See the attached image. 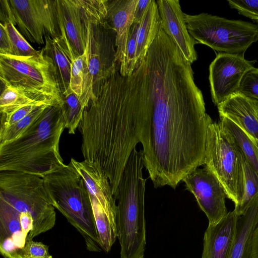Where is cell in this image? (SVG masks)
<instances>
[{"label": "cell", "instance_id": "1", "mask_svg": "<svg viewBox=\"0 0 258 258\" xmlns=\"http://www.w3.org/2000/svg\"><path fill=\"white\" fill-rule=\"evenodd\" d=\"M191 64L175 44L158 42L135 70L144 104L141 151L155 188L175 189L204 165L207 130L213 120Z\"/></svg>", "mask_w": 258, "mask_h": 258}, {"label": "cell", "instance_id": "2", "mask_svg": "<svg viewBox=\"0 0 258 258\" xmlns=\"http://www.w3.org/2000/svg\"><path fill=\"white\" fill-rule=\"evenodd\" d=\"M144 121L138 84L132 75L123 77L119 70L103 81L84 109L79 126L84 160L102 170L113 196L128 159L141 142Z\"/></svg>", "mask_w": 258, "mask_h": 258}, {"label": "cell", "instance_id": "3", "mask_svg": "<svg viewBox=\"0 0 258 258\" xmlns=\"http://www.w3.org/2000/svg\"><path fill=\"white\" fill-rule=\"evenodd\" d=\"M64 128L60 105L48 106L22 136L0 145V171H18L43 178L63 166L59 143Z\"/></svg>", "mask_w": 258, "mask_h": 258}, {"label": "cell", "instance_id": "4", "mask_svg": "<svg viewBox=\"0 0 258 258\" xmlns=\"http://www.w3.org/2000/svg\"><path fill=\"white\" fill-rule=\"evenodd\" d=\"M142 151H132L125 164L114 195L117 202V238L120 245V258H144L146 222L144 197L146 179Z\"/></svg>", "mask_w": 258, "mask_h": 258}, {"label": "cell", "instance_id": "5", "mask_svg": "<svg viewBox=\"0 0 258 258\" xmlns=\"http://www.w3.org/2000/svg\"><path fill=\"white\" fill-rule=\"evenodd\" d=\"M42 178L51 205L82 236L86 249L101 252L91 201L83 178L69 163Z\"/></svg>", "mask_w": 258, "mask_h": 258}, {"label": "cell", "instance_id": "6", "mask_svg": "<svg viewBox=\"0 0 258 258\" xmlns=\"http://www.w3.org/2000/svg\"><path fill=\"white\" fill-rule=\"evenodd\" d=\"M0 79L4 86L20 88L38 101L49 105L63 103L54 62L43 48L29 56L0 54Z\"/></svg>", "mask_w": 258, "mask_h": 258}, {"label": "cell", "instance_id": "7", "mask_svg": "<svg viewBox=\"0 0 258 258\" xmlns=\"http://www.w3.org/2000/svg\"><path fill=\"white\" fill-rule=\"evenodd\" d=\"M189 34L197 43L214 50L230 54H244L258 40V25L241 20H229L202 13L184 14Z\"/></svg>", "mask_w": 258, "mask_h": 258}, {"label": "cell", "instance_id": "8", "mask_svg": "<svg viewBox=\"0 0 258 258\" xmlns=\"http://www.w3.org/2000/svg\"><path fill=\"white\" fill-rule=\"evenodd\" d=\"M204 165L218 179L227 198L237 206L244 194L242 154L220 122L213 121L208 126Z\"/></svg>", "mask_w": 258, "mask_h": 258}, {"label": "cell", "instance_id": "9", "mask_svg": "<svg viewBox=\"0 0 258 258\" xmlns=\"http://www.w3.org/2000/svg\"><path fill=\"white\" fill-rule=\"evenodd\" d=\"M81 14L87 29L85 52L88 74L80 101L85 108L95 98L103 81L119 70V65L116 60V34L114 30L105 20L91 21Z\"/></svg>", "mask_w": 258, "mask_h": 258}, {"label": "cell", "instance_id": "10", "mask_svg": "<svg viewBox=\"0 0 258 258\" xmlns=\"http://www.w3.org/2000/svg\"><path fill=\"white\" fill-rule=\"evenodd\" d=\"M15 25L30 42L42 45L45 36L59 37L57 0H8Z\"/></svg>", "mask_w": 258, "mask_h": 258}, {"label": "cell", "instance_id": "11", "mask_svg": "<svg viewBox=\"0 0 258 258\" xmlns=\"http://www.w3.org/2000/svg\"><path fill=\"white\" fill-rule=\"evenodd\" d=\"M252 61L244 54L219 53L209 67V82L212 99L218 106L238 92L242 80L253 68Z\"/></svg>", "mask_w": 258, "mask_h": 258}, {"label": "cell", "instance_id": "12", "mask_svg": "<svg viewBox=\"0 0 258 258\" xmlns=\"http://www.w3.org/2000/svg\"><path fill=\"white\" fill-rule=\"evenodd\" d=\"M182 181L184 182L186 189L195 197L199 207L206 214L209 224H217L227 214L226 192L208 168H197Z\"/></svg>", "mask_w": 258, "mask_h": 258}, {"label": "cell", "instance_id": "13", "mask_svg": "<svg viewBox=\"0 0 258 258\" xmlns=\"http://www.w3.org/2000/svg\"><path fill=\"white\" fill-rule=\"evenodd\" d=\"M161 20V26L177 46L186 60L192 64L198 54L195 48L197 42L189 34L184 14L178 0L156 1Z\"/></svg>", "mask_w": 258, "mask_h": 258}, {"label": "cell", "instance_id": "14", "mask_svg": "<svg viewBox=\"0 0 258 258\" xmlns=\"http://www.w3.org/2000/svg\"><path fill=\"white\" fill-rule=\"evenodd\" d=\"M69 164L83 178L90 196L100 205L111 222L116 226L117 204L109 181L95 164L71 158Z\"/></svg>", "mask_w": 258, "mask_h": 258}, {"label": "cell", "instance_id": "15", "mask_svg": "<svg viewBox=\"0 0 258 258\" xmlns=\"http://www.w3.org/2000/svg\"><path fill=\"white\" fill-rule=\"evenodd\" d=\"M226 117L243 130L258 147V100L237 93L217 106Z\"/></svg>", "mask_w": 258, "mask_h": 258}, {"label": "cell", "instance_id": "16", "mask_svg": "<svg viewBox=\"0 0 258 258\" xmlns=\"http://www.w3.org/2000/svg\"><path fill=\"white\" fill-rule=\"evenodd\" d=\"M239 217L233 210L217 224L208 225L204 235L201 258H230Z\"/></svg>", "mask_w": 258, "mask_h": 258}, {"label": "cell", "instance_id": "17", "mask_svg": "<svg viewBox=\"0 0 258 258\" xmlns=\"http://www.w3.org/2000/svg\"><path fill=\"white\" fill-rule=\"evenodd\" d=\"M138 0H108L105 20L116 34V60L120 64L126 49Z\"/></svg>", "mask_w": 258, "mask_h": 258}, {"label": "cell", "instance_id": "18", "mask_svg": "<svg viewBox=\"0 0 258 258\" xmlns=\"http://www.w3.org/2000/svg\"><path fill=\"white\" fill-rule=\"evenodd\" d=\"M58 20L61 35L59 37L45 36V46L43 48L45 54L54 62L59 83L63 96L71 92L70 84L71 72V52L73 51L65 31L59 6L57 5Z\"/></svg>", "mask_w": 258, "mask_h": 258}, {"label": "cell", "instance_id": "19", "mask_svg": "<svg viewBox=\"0 0 258 258\" xmlns=\"http://www.w3.org/2000/svg\"><path fill=\"white\" fill-rule=\"evenodd\" d=\"M65 31L70 45L78 55L84 53L87 41L85 22L75 0H58Z\"/></svg>", "mask_w": 258, "mask_h": 258}, {"label": "cell", "instance_id": "20", "mask_svg": "<svg viewBox=\"0 0 258 258\" xmlns=\"http://www.w3.org/2000/svg\"><path fill=\"white\" fill-rule=\"evenodd\" d=\"M161 27V20L156 1L151 0L139 24L137 32L136 69L146 57L149 48ZM135 69V70H136Z\"/></svg>", "mask_w": 258, "mask_h": 258}, {"label": "cell", "instance_id": "21", "mask_svg": "<svg viewBox=\"0 0 258 258\" xmlns=\"http://www.w3.org/2000/svg\"><path fill=\"white\" fill-rule=\"evenodd\" d=\"M257 225L258 198L239 217L230 258H251L252 237Z\"/></svg>", "mask_w": 258, "mask_h": 258}, {"label": "cell", "instance_id": "22", "mask_svg": "<svg viewBox=\"0 0 258 258\" xmlns=\"http://www.w3.org/2000/svg\"><path fill=\"white\" fill-rule=\"evenodd\" d=\"M10 238L24 249L27 236L23 232L18 213L10 205L0 201V240Z\"/></svg>", "mask_w": 258, "mask_h": 258}, {"label": "cell", "instance_id": "23", "mask_svg": "<svg viewBox=\"0 0 258 258\" xmlns=\"http://www.w3.org/2000/svg\"><path fill=\"white\" fill-rule=\"evenodd\" d=\"M220 123L231 136L241 153L252 168L258 172V147L252 140L229 119L220 117Z\"/></svg>", "mask_w": 258, "mask_h": 258}, {"label": "cell", "instance_id": "24", "mask_svg": "<svg viewBox=\"0 0 258 258\" xmlns=\"http://www.w3.org/2000/svg\"><path fill=\"white\" fill-rule=\"evenodd\" d=\"M90 197L99 244L105 252H108L117 238L116 226L106 215L100 205Z\"/></svg>", "mask_w": 258, "mask_h": 258}, {"label": "cell", "instance_id": "25", "mask_svg": "<svg viewBox=\"0 0 258 258\" xmlns=\"http://www.w3.org/2000/svg\"><path fill=\"white\" fill-rule=\"evenodd\" d=\"M32 105L48 104L34 99L20 88L10 85L4 86L0 96L1 115H10L21 108Z\"/></svg>", "mask_w": 258, "mask_h": 258}, {"label": "cell", "instance_id": "26", "mask_svg": "<svg viewBox=\"0 0 258 258\" xmlns=\"http://www.w3.org/2000/svg\"><path fill=\"white\" fill-rule=\"evenodd\" d=\"M242 161L244 176V194L240 203L235 207L234 210L239 216L243 215L258 198V172L252 168L242 154Z\"/></svg>", "mask_w": 258, "mask_h": 258}, {"label": "cell", "instance_id": "27", "mask_svg": "<svg viewBox=\"0 0 258 258\" xmlns=\"http://www.w3.org/2000/svg\"><path fill=\"white\" fill-rule=\"evenodd\" d=\"M60 107L65 128L69 134H75L82 120L85 108L78 96L72 92L63 96V103Z\"/></svg>", "mask_w": 258, "mask_h": 258}, {"label": "cell", "instance_id": "28", "mask_svg": "<svg viewBox=\"0 0 258 258\" xmlns=\"http://www.w3.org/2000/svg\"><path fill=\"white\" fill-rule=\"evenodd\" d=\"M49 106L50 105L40 106L15 123L6 128L0 130V145L13 141L19 138L38 120Z\"/></svg>", "mask_w": 258, "mask_h": 258}, {"label": "cell", "instance_id": "29", "mask_svg": "<svg viewBox=\"0 0 258 258\" xmlns=\"http://www.w3.org/2000/svg\"><path fill=\"white\" fill-rule=\"evenodd\" d=\"M71 56L72 63L70 91L75 94L80 100L83 95L88 74L86 53L84 52L82 55H78L73 52Z\"/></svg>", "mask_w": 258, "mask_h": 258}, {"label": "cell", "instance_id": "30", "mask_svg": "<svg viewBox=\"0 0 258 258\" xmlns=\"http://www.w3.org/2000/svg\"><path fill=\"white\" fill-rule=\"evenodd\" d=\"M139 24L133 23L130 31L124 56L119 64V73L123 77L131 76L136 69V36Z\"/></svg>", "mask_w": 258, "mask_h": 258}, {"label": "cell", "instance_id": "31", "mask_svg": "<svg viewBox=\"0 0 258 258\" xmlns=\"http://www.w3.org/2000/svg\"><path fill=\"white\" fill-rule=\"evenodd\" d=\"M3 24L6 27L11 40L13 55L29 56L35 55L39 52L40 50H35L13 23L8 22Z\"/></svg>", "mask_w": 258, "mask_h": 258}, {"label": "cell", "instance_id": "32", "mask_svg": "<svg viewBox=\"0 0 258 258\" xmlns=\"http://www.w3.org/2000/svg\"><path fill=\"white\" fill-rule=\"evenodd\" d=\"M108 0H75L81 12L91 21L105 20Z\"/></svg>", "mask_w": 258, "mask_h": 258}, {"label": "cell", "instance_id": "33", "mask_svg": "<svg viewBox=\"0 0 258 258\" xmlns=\"http://www.w3.org/2000/svg\"><path fill=\"white\" fill-rule=\"evenodd\" d=\"M238 93L258 100V68L253 67L246 73L242 80Z\"/></svg>", "mask_w": 258, "mask_h": 258}, {"label": "cell", "instance_id": "34", "mask_svg": "<svg viewBox=\"0 0 258 258\" xmlns=\"http://www.w3.org/2000/svg\"><path fill=\"white\" fill-rule=\"evenodd\" d=\"M229 6L239 14L258 22V0H228Z\"/></svg>", "mask_w": 258, "mask_h": 258}, {"label": "cell", "instance_id": "35", "mask_svg": "<svg viewBox=\"0 0 258 258\" xmlns=\"http://www.w3.org/2000/svg\"><path fill=\"white\" fill-rule=\"evenodd\" d=\"M24 250L28 258H53L49 246L41 242L27 240Z\"/></svg>", "mask_w": 258, "mask_h": 258}, {"label": "cell", "instance_id": "36", "mask_svg": "<svg viewBox=\"0 0 258 258\" xmlns=\"http://www.w3.org/2000/svg\"><path fill=\"white\" fill-rule=\"evenodd\" d=\"M0 252L4 258H28L24 248H19L10 238L0 240Z\"/></svg>", "mask_w": 258, "mask_h": 258}, {"label": "cell", "instance_id": "37", "mask_svg": "<svg viewBox=\"0 0 258 258\" xmlns=\"http://www.w3.org/2000/svg\"><path fill=\"white\" fill-rule=\"evenodd\" d=\"M39 105H29L21 108L8 115H1L0 130H3L20 120Z\"/></svg>", "mask_w": 258, "mask_h": 258}, {"label": "cell", "instance_id": "38", "mask_svg": "<svg viewBox=\"0 0 258 258\" xmlns=\"http://www.w3.org/2000/svg\"><path fill=\"white\" fill-rule=\"evenodd\" d=\"M0 54L13 55L11 40L5 26L0 23Z\"/></svg>", "mask_w": 258, "mask_h": 258}, {"label": "cell", "instance_id": "39", "mask_svg": "<svg viewBox=\"0 0 258 258\" xmlns=\"http://www.w3.org/2000/svg\"><path fill=\"white\" fill-rule=\"evenodd\" d=\"M1 3V23L5 24L10 22L15 26L14 19L8 0H0Z\"/></svg>", "mask_w": 258, "mask_h": 258}, {"label": "cell", "instance_id": "40", "mask_svg": "<svg viewBox=\"0 0 258 258\" xmlns=\"http://www.w3.org/2000/svg\"><path fill=\"white\" fill-rule=\"evenodd\" d=\"M151 0H138L134 14V23L139 24Z\"/></svg>", "mask_w": 258, "mask_h": 258}, {"label": "cell", "instance_id": "41", "mask_svg": "<svg viewBox=\"0 0 258 258\" xmlns=\"http://www.w3.org/2000/svg\"><path fill=\"white\" fill-rule=\"evenodd\" d=\"M251 258H258V225L256 227L252 237Z\"/></svg>", "mask_w": 258, "mask_h": 258}]
</instances>
